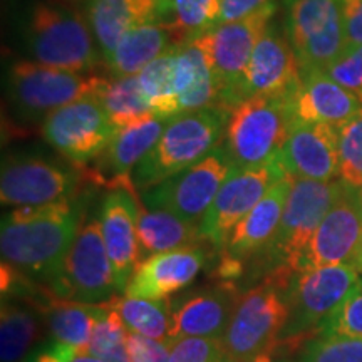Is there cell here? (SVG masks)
<instances>
[{
  "instance_id": "cell-1",
  "label": "cell",
  "mask_w": 362,
  "mask_h": 362,
  "mask_svg": "<svg viewBox=\"0 0 362 362\" xmlns=\"http://www.w3.org/2000/svg\"><path fill=\"white\" fill-rule=\"evenodd\" d=\"M83 221L78 203L62 200L35 206H17L2 220V262L24 275L54 279Z\"/></svg>"
},
{
  "instance_id": "cell-2",
  "label": "cell",
  "mask_w": 362,
  "mask_h": 362,
  "mask_svg": "<svg viewBox=\"0 0 362 362\" xmlns=\"http://www.w3.org/2000/svg\"><path fill=\"white\" fill-rule=\"evenodd\" d=\"M228 112L223 107H208L171 117L158 143L134 168V188L146 192L218 148Z\"/></svg>"
},
{
  "instance_id": "cell-3",
  "label": "cell",
  "mask_w": 362,
  "mask_h": 362,
  "mask_svg": "<svg viewBox=\"0 0 362 362\" xmlns=\"http://www.w3.org/2000/svg\"><path fill=\"white\" fill-rule=\"evenodd\" d=\"M292 272L275 270L274 277L238 297L228 327L221 336L223 354L232 362H247L275 349L288 319L287 288Z\"/></svg>"
},
{
  "instance_id": "cell-4",
  "label": "cell",
  "mask_w": 362,
  "mask_h": 362,
  "mask_svg": "<svg viewBox=\"0 0 362 362\" xmlns=\"http://www.w3.org/2000/svg\"><path fill=\"white\" fill-rule=\"evenodd\" d=\"M361 285L359 272L351 264L298 272L287 288L288 319L277 347H298L305 336L320 334L324 324Z\"/></svg>"
},
{
  "instance_id": "cell-5",
  "label": "cell",
  "mask_w": 362,
  "mask_h": 362,
  "mask_svg": "<svg viewBox=\"0 0 362 362\" xmlns=\"http://www.w3.org/2000/svg\"><path fill=\"white\" fill-rule=\"evenodd\" d=\"M292 124L288 98H248L230 110L221 148L233 168L265 165L280 155Z\"/></svg>"
},
{
  "instance_id": "cell-6",
  "label": "cell",
  "mask_w": 362,
  "mask_h": 362,
  "mask_svg": "<svg viewBox=\"0 0 362 362\" xmlns=\"http://www.w3.org/2000/svg\"><path fill=\"white\" fill-rule=\"evenodd\" d=\"M27 45L35 62L62 71L96 69L101 56L93 29L79 12L57 4H35L27 22Z\"/></svg>"
},
{
  "instance_id": "cell-7",
  "label": "cell",
  "mask_w": 362,
  "mask_h": 362,
  "mask_svg": "<svg viewBox=\"0 0 362 362\" xmlns=\"http://www.w3.org/2000/svg\"><path fill=\"white\" fill-rule=\"evenodd\" d=\"M342 187L341 180L292 178L279 230L267 248L270 260L279 269H287L293 274L302 272L310 240L336 203Z\"/></svg>"
},
{
  "instance_id": "cell-8",
  "label": "cell",
  "mask_w": 362,
  "mask_h": 362,
  "mask_svg": "<svg viewBox=\"0 0 362 362\" xmlns=\"http://www.w3.org/2000/svg\"><path fill=\"white\" fill-rule=\"evenodd\" d=\"M49 285L56 297L84 304H103L116 296L115 272L99 218L81 221L78 235Z\"/></svg>"
},
{
  "instance_id": "cell-9",
  "label": "cell",
  "mask_w": 362,
  "mask_h": 362,
  "mask_svg": "<svg viewBox=\"0 0 362 362\" xmlns=\"http://www.w3.org/2000/svg\"><path fill=\"white\" fill-rule=\"evenodd\" d=\"M287 35L302 76L325 71L346 51L342 0H287Z\"/></svg>"
},
{
  "instance_id": "cell-10",
  "label": "cell",
  "mask_w": 362,
  "mask_h": 362,
  "mask_svg": "<svg viewBox=\"0 0 362 362\" xmlns=\"http://www.w3.org/2000/svg\"><path fill=\"white\" fill-rule=\"evenodd\" d=\"M232 170L225 149L218 146L189 168L143 192V203L153 210H166L200 225Z\"/></svg>"
},
{
  "instance_id": "cell-11",
  "label": "cell",
  "mask_w": 362,
  "mask_h": 362,
  "mask_svg": "<svg viewBox=\"0 0 362 362\" xmlns=\"http://www.w3.org/2000/svg\"><path fill=\"white\" fill-rule=\"evenodd\" d=\"M104 84L106 79L96 76L56 69L30 61L16 62L8 72L12 101L29 117H45L59 107L94 96Z\"/></svg>"
},
{
  "instance_id": "cell-12",
  "label": "cell",
  "mask_w": 362,
  "mask_h": 362,
  "mask_svg": "<svg viewBox=\"0 0 362 362\" xmlns=\"http://www.w3.org/2000/svg\"><path fill=\"white\" fill-rule=\"evenodd\" d=\"M287 176L279 156L252 168H233L200 221L203 242L225 250L233 228L250 214L272 185Z\"/></svg>"
},
{
  "instance_id": "cell-13",
  "label": "cell",
  "mask_w": 362,
  "mask_h": 362,
  "mask_svg": "<svg viewBox=\"0 0 362 362\" xmlns=\"http://www.w3.org/2000/svg\"><path fill=\"white\" fill-rule=\"evenodd\" d=\"M116 131L98 94L49 112L42 123L45 141L74 165L101 155Z\"/></svg>"
},
{
  "instance_id": "cell-14",
  "label": "cell",
  "mask_w": 362,
  "mask_h": 362,
  "mask_svg": "<svg viewBox=\"0 0 362 362\" xmlns=\"http://www.w3.org/2000/svg\"><path fill=\"white\" fill-rule=\"evenodd\" d=\"M275 11L277 4H272L243 19L220 24L210 30L211 57L220 89V107L223 110L230 111L237 106L238 89L247 66Z\"/></svg>"
},
{
  "instance_id": "cell-15",
  "label": "cell",
  "mask_w": 362,
  "mask_h": 362,
  "mask_svg": "<svg viewBox=\"0 0 362 362\" xmlns=\"http://www.w3.org/2000/svg\"><path fill=\"white\" fill-rule=\"evenodd\" d=\"M78 175L39 156L8 158L2 165L0 200L8 206H35L69 200Z\"/></svg>"
},
{
  "instance_id": "cell-16",
  "label": "cell",
  "mask_w": 362,
  "mask_h": 362,
  "mask_svg": "<svg viewBox=\"0 0 362 362\" xmlns=\"http://www.w3.org/2000/svg\"><path fill=\"white\" fill-rule=\"evenodd\" d=\"M300 83L302 72L291 39L269 24L247 66L237 104L255 96L291 98Z\"/></svg>"
},
{
  "instance_id": "cell-17",
  "label": "cell",
  "mask_w": 362,
  "mask_h": 362,
  "mask_svg": "<svg viewBox=\"0 0 362 362\" xmlns=\"http://www.w3.org/2000/svg\"><path fill=\"white\" fill-rule=\"evenodd\" d=\"M362 238V188L344 183L342 192L315 230L302 270L351 264Z\"/></svg>"
},
{
  "instance_id": "cell-18",
  "label": "cell",
  "mask_w": 362,
  "mask_h": 362,
  "mask_svg": "<svg viewBox=\"0 0 362 362\" xmlns=\"http://www.w3.org/2000/svg\"><path fill=\"white\" fill-rule=\"evenodd\" d=\"M138 203L131 181L107 193L101 206L104 243L110 255L117 292H124L136 267L139 265Z\"/></svg>"
},
{
  "instance_id": "cell-19",
  "label": "cell",
  "mask_w": 362,
  "mask_h": 362,
  "mask_svg": "<svg viewBox=\"0 0 362 362\" xmlns=\"http://www.w3.org/2000/svg\"><path fill=\"white\" fill-rule=\"evenodd\" d=\"M279 160L292 178L332 181L339 176V128L293 123Z\"/></svg>"
},
{
  "instance_id": "cell-20",
  "label": "cell",
  "mask_w": 362,
  "mask_h": 362,
  "mask_svg": "<svg viewBox=\"0 0 362 362\" xmlns=\"http://www.w3.org/2000/svg\"><path fill=\"white\" fill-rule=\"evenodd\" d=\"M206 253L202 247L163 252L139 262L126 285L128 297L165 300L194 282L203 270Z\"/></svg>"
},
{
  "instance_id": "cell-21",
  "label": "cell",
  "mask_w": 362,
  "mask_h": 362,
  "mask_svg": "<svg viewBox=\"0 0 362 362\" xmlns=\"http://www.w3.org/2000/svg\"><path fill=\"white\" fill-rule=\"evenodd\" d=\"M293 123H324L341 128L362 112L357 94L330 79L324 71L302 76V83L288 98Z\"/></svg>"
},
{
  "instance_id": "cell-22",
  "label": "cell",
  "mask_w": 362,
  "mask_h": 362,
  "mask_svg": "<svg viewBox=\"0 0 362 362\" xmlns=\"http://www.w3.org/2000/svg\"><path fill=\"white\" fill-rule=\"evenodd\" d=\"M238 297L228 284L185 297L171 310L168 344L185 337H221Z\"/></svg>"
},
{
  "instance_id": "cell-23",
  "label": "cell",
  "mask_w": 362,
  "mask_h": 362,
  "mask_svg": "<svg viewBox=\"0 0 362 362\" xmlns=\"http://www.w3.org/2000/svg\"><path fill=\"white\" fill-rule=\"evenodd\" d=\"M176 94L180 112L220 107L210 30L176 49Z\"/></svg>"
},
{
  "instance_id": "cell-24",
  "label": "cell",
  "mask_w": 362,
  "mask_h": 362,
  "mask_svg": "<svg viewBox=\"0 0 362 362\" xmlns=\"http://www.w3.org/2000/svg\"><path fill=\"white\" fill-rule=\"evenodd\" d=\"M291 187L292 176L288 175L272 185L250 214L233 228L225 247L226 257L242 260L270 247L282 220Z\"/></svg>"
},
{
  "instance_id": "cell-25",
  "label": "cell",
  "mask_w": 362,
  "mask_h": 362,
  "mask_svg": "<svg viewBox=\"0 0 362 362\" xmlns=\"http://www.w3.org/2000/svg\"><path fill=\"white\" fill-rule=\"evenodd\" d=\"M171 117L148 116L144 119L117 129L99 158V171L111 176L112 187L128 183L129 175L161 138Z\"/></svg>"
},
{
  "instance_id": "cell-26",
  "label": "cell",
  "mask_w": 362,
  "mask_h": 362,
  "mask_svg": "<svg viewBox=\"0 0 362 362\" xmlns=\"http://www.w3.org/2000/svg\"><path fill=\"white\" fill-rule=\"evenodd\" d=\"M88 21L107 62L126 33L160 21V0H89Z\"/></svg>"
},
{
  "instance_id": "cell-27",
  "label": "cell",
  "mask_w": 362,
  "mask_h": 362,
  "mask_svg": "<svg viewBox=\"0 0 362 362\" xmlns=\"http://www.w3.org/2000/svg\"><path fill=\"white\" fill-rule=\"evenodd\" d=\"M173 49H178V44L168 27L160 21L148 22L121 37L107 59V67L115 78L138 76L144 67Z\"/></svg>"
},
{
  "instance_id": "cell-28",
  "label": "cell",
  "mask_w": 362,
  "mask_h": 362,
  "mask_svg": "<svg viewBox=\"0 0 362 362\" xmlns=\"http://www.w3.org/2000/svg\"><path fill=\"white\" fill-rule=\"evenodd\" d=\"M203 242L200 225L189 223L166 210H153L138 203L139 260L163 252L198 247Z\"/></svg>"
},
{
  "instance_id": "cell-29",
  "label": "cell",
  "mask_w": 362,
  "mask_h": 362,
  "mask_svg": "<svg viewBox=\"0 0 362 362\" xmlns=\"http://www.w3.org/2000/svg\"><path fill=\"white\" fill-rule=\"evenodd\" d=\"M106 302L103 304H84V302L64 300L54 296L44 305L45 320L54 341L67 344L78 354H88L94 325L106 312Z\"/></svg>"
},
{
  "instance_id": "cell-30",
  "label": "cell",
  "mask_w": 362,
  "mask_h": 362,
  "mask_svg": "<svg viewBox=\"0 0 362 362\" xmlns=\"http://www.w3.org/2000/svg\"><path fill=\"white\" fill-rule=\"evenodd\" d=\"M220 21V0H160V22L178 47L206 34Z\"/></svg>"
},
{
  "instance_id": "cell-31",
  "label": "cell",
  "mask_w": 362,
  "mask_h": 362,
  "mask_svg": "<svg viewBox=\"0 0 362 362\" xmlns=\"http://www.w3.org/2000/svg\"><path fill=\"white\" fill-rule=\"evenodd\" d=\"M98 98L116 129L153 116L151 106L144 96L138 76L106 81V84L98 93Z\"/></svg>"
},
{
  "instance_id": "cell-32",
  "label": "cell",
  "mask_w": 362,
  "mask_h": 362,
  "mask_svg": "<svg viewBox=\"0 0 362 362\" xmlns=\"http://www.w3.org/2000/svg\"><path fill=\"white\" fill-rule=\"evenodd\" d=\"M153 115L175 117L181 115L176 94V49L163 54L138 74Z\"/></svg>"
},
{
  "instance_id": "cell-33",
  "label": "cell",
  "mask_w": 362,
  "mask_h": 362,
  "mask_svg": "<svg viewBox=\"0 0 362 362\" xmlns=\"http://www.w3.org/2000/svg\"><path fill=\"white\" fill-rule=\"evenodd\" d=\"M110 305L119 314L129 332L156 339L168 344L171 312L163 300H146L136 297H112ZM170 346V344H168Z\"/></svg>"
},
{
  "instance_id": "cell-34",
  "label": "cell",
  "mask_w": 362,
  "mask_h": 362,
  "mask_svg": "<svg viewBox=\"0 0 362 362\" xmlns=\"http://www.w3.org/2000/svg\"><path fill=\"white\" fill-rule=\"evenodd\" d=\"M40 327L34 310L4 302L0 315V354L2 362H22L39 337Z\"/></svg>"
},
{
  "instance_id": "cell-35",
  "label": "cell",
  "mask_w": 362,
  "mask_h": 362,
  "mask_svg": "<svg viewBox=\"0 0 362 362\" xmlns=\"http://www.w3.org/2000/svg\"><path fill=\"white\" fill-rule=\"evenodd\" d=\"M106 312L94 325L88 354L106 362H129L126 351L128 329L117 312L106 302Z\"/></svg>"
},
{
  "instance_id": "cell-36",
  "label": "cell",
  "mask_w": 362,
  "mask_h": 362,
  "mask_svg": "<svg viewBox=\"0 0 362 362\" xmlns=\"http://www.w3.org/2000/svg\"><path fill=\"white\" fill-rule=\"evenodd\" d=\"M339 180L362 188V112L339 128Z\"/></svg>"
},
{
  "instance_id": "cell-37",
  "label": "cell",
  "mask_w": 362,
  "mask_h": 362,
  "mask_svg": "<svg viewBox=\"0 0 362 362\" xmlns=\"http://www.w3.org/2000/svg\"><path fill=\"white\" fill-rule=\"evenodd\" d=\"M300 362H362V339L319 336L307 344Z\"/></svg>"
},
{
  "instance_id": "cell-38",
  "label": "cell",
  "mask_w": 362,
  "mask_h": 362,
  "mask_svg": "<svg viewBox=\"0 0 362 362\" xmlns=\"http://www.w3.org/2000/svg\"><path fill=\"white\" fill-rule=\"evenodd\" d=\"M319 336L362 339V285L324 324Z\"/></svg>"
},
{
  "instance_id": "cell-39",
  "label": "cell",
  "mask_w": 362,
  "mask_h": 362,
  "mask_svg": "<svg viewBox=\"0 0 362 362\" xmlns=\"http://www.w3.org/2000/svg\"><path fill=\"white\" fill-rule=\"evenodd\" d=\"M221 352V337H185L170 344L168 362H211Z\"/></svg>"
},
{
  "instance_id": "cell-40",
  "label": "cell",
  "mask_w": 362,
  "mask_h": 362,
  "mask_svg": "<svg viewBox=\"0 0 362 362\" xmlns=\"http://www.w3.org/2000/svg\"><path fill=\"white\" fill-rule=\"evenodd\" d=\"M324 72L330 79L357 94L362 101V45L346 47L341 57Z\"/></svg>"
},
{
  "instance_id": "cell-41",
  "label": "cell",
  "mask_w": 362,
  "mask_h": 362,
  "mask_svg": "<svg viewBox=\"0 0 362 362\" xmlns=\"http://www.w3.org/2000/svg\"><path fill=\"white\" fill-rule=\"evenodd\" d=\"M129 362H168L170 346L163 341L129 332L126 337Z\"/></svg>"
},
{
  "instance_id": "cell-42",
  "label": "cell",
  "mask_w": 362,
  "mask_h": 362,
  "mask_svg": "<svg viewBox=\"0 0 362 362\" xmlns=\"http://www.w3.org/2000/svg\"><path fill=\"white\" fill-rule=\"evenodd\" d=\"M272 4H277L275 0H220V24L233 22L250 13L260 11Z\"/></svg>"
},
{
  "instance_id": "cell-43",
  "label": "cell",
  "mask_w": 362,
  "mask_h": 362,
  "mask_svg": "<svg viewBox=\"0 0 362 362\" xmlns=\"http://www.w3.org/2000/svg\"><path fill=\"white\" fill-rule=\"evenodd\" d=\"M347 47L362 45V0H342Z\"/></svg>"
},
{
  "instance_id": "cell-44",
  "label": "cell",
  "mask_w": 362,
  "mask_h": 362,
  "mask_svg": "<svg viewBox=\"0 0 362 362\" xmlns=\"http://www.w3.org/2000/svg\"><path fill=\"white\" fill-rule=\"evenodd\" d=\"M76 356H78V351L72 349L71 346L54 341L30 352L22 362H71Z\"/></svg>"
},
{
  "instance_id": "cell-45",
  "label": "cell",
  "mask_w": 362,
  "mask_h": 362,
  "mask_svg": "<svg viewBox=\"0 0 362 362\" xmlns=\"http://www.w3.org/2000/svg\"><path fill=\"white\" fill-rule=\"evenodd\" d=\"M247 362H288V361H285V359H277V357H275V351H274V349H270V351L260 352L259 356L252 357V359H250V361H247Z\"/></svg>"
},
{
  "instance_id": "cell-46",
  "label": "cell",
  "mask_w": 362,
  "mask_h": 362,
  "mask_svg": "<svg viewBox=\"0 0 362 362\" xmlns=\"http://www.w3.org/2000/svg\"><path fill=\"white\" fill-rule=\"evenodd\" d=\"M351 265L354 267V269L359 272V274H362V238H361L359 247H357V252H356L354 259H352V262H351Z\"/></svg>"
},
{
  "instance_id": "cell-47",
  "label": "cell",
  "mask_w": 362,
  "mask_h": 362,
  "mask_svg": "<svg viewBox=\"0 0 362 362\" xmlns=\"http://www.w3.org/2000/svg\"><path fill=\"white\" fill-rule=\"evenodd\" d=\"M71 362H106V361L99 359V357H94L90 354H78Z\"/></svg>"
},
{
  "instance_id": "cell-48",
  "label": "cell",
  "mask_w": 362,
  "mask_h": 362,
  "mask_svg": "<svg viewBox=\"0 0 362 362\" xmlns=\"http://www.w3.org/2000/svg\"><path fill=\"white\" fill-rule=\"evenodd\" d=\"M211 362H232V361H230L228 357H226V356L223 354V352H221V354H220L218 357H216L215 361H211Z\"/></svg>"
}]
</instances>
